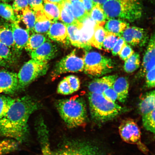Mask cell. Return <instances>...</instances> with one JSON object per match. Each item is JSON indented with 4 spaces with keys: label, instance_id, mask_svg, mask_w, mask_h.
<instances>
[{
    "label": "cell",
    "instance_id": "3957f363",
    "mask_svg": "<svg viewBox=\"0 0 155 155\" xmlns=\"http://www.w3.org/2000/svg\"><path fill=\"white\" fill-rule=\"evenodd\" d=\"M107 18L133 22L142 15L139 0H107L101 5Z\"/></svg>",
    "mask_w": 155,
    "mask_h": 155
},
{
    "label": "cell",
    "instance_id": "f546056e",
    "mask_svg": "<svg viewBox=\"0 0 155 155\" xmlns=\"http://www.w3.org/2000/svg\"><path fill=\"white\" fill-rule=\"evenodd\" d=\"M82 24L79 25H71L67 26L68 38L70 43L72 45L81 48L79 28L82 26Z\"/></svg>",
    "mask_w": 155,
    "mask_h": 155
},
{
    "label": "cell",
    "instance_id": "7dc6e473",
    "mask_svg": "<svg viewBox=\"0 0 155 155\" xmlns=\"http://www.w3.org/2000/svg\"><path fill=\"white\" fill-rule=\"evenodd\" d=\"M81 1L82 2L87 12L90 15L93 7L96 4L93 0H81Z\"/></svg>",
    "mask_w": 155,
    "mask_h": 155
},
{
    "label": "cell",
    "instance_id": "603a6c76",
    "mask_svg": "<svg viewBox=\"0 0 155 155\" xmlns=\"http://www.w3.org/2000/svg\"><path fill=\"white\" fill-rule=\"evenodd\" d=\"M19 15V20L22 21L27 30L30 32H34V28L36 22V15L35 12L28 7L22 10Z\"/></svg>",
    "mask_w": 155,
    "mask_h": 155
},
{
    "label": "cell",
    "instance_id": "60d3db41",
    "mask_svg": "<svg viewBox=\"0 0 155 155\" xmlns=\"http://www.w3.org/2000/svg\"><path fill=\"white\" fill-rule=\"evenodd\" d=\"M28 7L27 0H13L12 7L17 15L22 10Z\"/></svg>",
    "mask_w": 155,
    "mask_h": 155
},
{
    "label": "cell",
    "instance_id": "f1b7e54d",
    "mask_svg": "<svg viewBox=\"0 0 155 155\" xmlns=\"http://www.w3.org/2000/svg\"><path fill=\"white\" fill-rule=\"evenodd\" d=\"M75 155H101L97 147L90 143L78 141Z\"/></svg>",
    "mask_w": 155,
    "mask_h": 155
},
{
    "label": "cell",
    "instance_id": "9c48e42d",
    "mask_svg": "<svg viewBox=\"0 0 155 155\" xmlns=\"http://www.w3.org/2000/svg\"><path fill=\"white\" fill-rule=\"evenodd\" d=\"M126 43L133 46H143L148 39V34L144 29L135 26H127L120 35Z\"/></svg>",
    "mask_w": 155,
    "mask_h": 155
},
{
    "label": "cell",
    "instance_id": "74e56055",
    "mask_svg": "<svg viewBox=\"0 0 155 155\" xmlns=\"http://www.w3.org/2000/svg\"><path fill=\"white\" fill-rule=\"evenodd\" d=\"M142 116L143 125L145 129L154 134L155 110Z\"/></svg>",
    "mask_w": 155,
    "mask_h": 155
},
{
    "label": "cell",
    "instance_id": "5bb4252c",
    "mask_svg": "<svg viewBox=\"0 0 155 155\" xmlns=\"http://www.w3.org/2000/svg\"><path fill=\"white\" fill-rule=\"evenodd\" d=\"M47 33L48 38L54 41L64 44L70 43L67 26L62 22L57 21L52 23Z\"/></svg>",
    "mask_w": 155,
    "mask_h": 155
},
{
    "label": "cell",
    "instance_id": "4fadbf2b",
    "mask_svg": "<svg viewBox=\"0 0 155 155\" xmlns=\"http://www.w3.org/2000/svg\"><path fill=\"white\" fill-rule=\"evenodd\" d=\"M19 21L11 24L14 38V48L17 52L25 48L30 36V31L20 26Z\"/></svg>",
    "mask_w": 155,
    "mask_h": 155
},
{
    "label": "cell",
    "instance_id": "9a60e30c",
    "mask_svg": "<svg viewBox=\"0 0 155 155\" xmlns=\"http://www.w3.org/2000/svg\"><path fill=\"white\" fill-rule=\"evenodd\" d=\"M155 36H151L148 46L143 57L140 73L141 75H144L149 71L155 67Z\"/></svg>",
    "mask_w": 155,
    "mask_h": 155
},
{
    "label": "cell",
    "instance_id": "8992f818",
    "mask_svg": "<svg viewBox=\"0 0 155 155\" xmlns=\"http://www.w3.org/2000/svg\"><path fill=\"white\" fill-rule=\"evenodd\" d=\"M83 58L84 73L91 76H101L110 72L113 69L114 64L111 59L98 52H87Z\"/></svg>",
    "mask_w": 155,
    "mask_h": 155
},
{
    "label": "cell",
    "instance_id": "bcb514c9",
    "mask_svg": "<svg viewBox=\"0 0 155 155\" xmlns=\"http://www.w3.org/2000/svg\"><path fill=\"white\" fill-rule=\"evenodd\" d=\"M126 44L127 43L123 38L121 36H120L117 42L111 50L112 55L114 56L119 55Z\"/></svg>",
    "mask_w": 155,
    "mask_h": 155
},
{
    "label": "cell",
    "instance_id": "b9f144b4",
    "mask_svg": "<svg viewBox=\"0 0 155 155\" xmlns=\"http://www.w3.org/2000/svg\"><path fill=\"white\" fill-rule=\"evenodd\" d=\"M134 53L131 46L126 44L119 54L120 58L123 61H125L128 59Z\"/></svg>",
    "mask_w": 155,
    "mask_h": 155
},
{
    "label": "cell",
    "instance_id": "44dd1931",
    "mask_svg": "<svg viewBox=\"0 0 155 155\" xmlns=\"http://www.w3.org/2000/svg\"><path fill=\"white\" fill-rule=\"evenodd\" d=\"M104 24V30L107 32L112 33L119 36L128 26L127 23L121 19H109Z\"/></svg>",
    "mask_w": 155,
    "mask_h": 155
},
{
    "label": "cell",
    "instance_id": "681fc988",
    "mask_svg": "<svg viewBox=\"0 0 155 155\" xmlns=\"http://www.w3.org/2000/svg\"><path fill=\"white\" fill-rule=\"evenodd\" d=\"M93 1H94L95 3L102 5L107 0H93Z\"/></svg>",
    "mask_w": 155,
    "mask_h": 155
},
{
    "label": "cell",
    "instance_id": "7402d4cb",
    "mask_svg": "<svg viewBox=\"0 0 155 155\" xmlns=\"http://www.w3.org/2000/svg\"><path fill=\"white\" fill-rule=\"evenodd\" d=\"M43 6L44 14L52 23L59 20L61 12L60 5L44 0Z\"/></svg>",
    "mask_w": 155,
    "mask_h": 155
},
{
    "label": "cell",
    "instance_id": "836d02e7",
    "mask_svg": "<svg viewBox=\"0 0 155 155\" xmlns=\"http://www.w3.org/2000/svg\"><path fill=\"white\" fill-rule=\"evenodd\" d=\"M13 55L11 48L0 42V66H6L12 62Z\"/></svg>",
    "mask_w": 155,
    "mask_h": 155
},
{
    "label": "cell",
    "instance_id": "4316f807",
    "mask_svg": "<svg viewBox=\"0 0 155 155\" xmlns=\"http://www.w3.org/2000/svg\"><path fill=\"white\" fill-rule=\"evenodd\" d=\"M78 141L68 143L66 146L56 152H53L51 149L42 152V155H75Z\"/></svg>",
    "mask_w": 155,
    "mask_h": 155
},
{
    "label": "cell",
    "instance_id": "e0dca14e",
    "mask_svg": "<svg viewBox=\"0 0 155 155\" xmlns=\"http://www.w3.org/2000/svg\"><path fill=\"white\" fill-rule=\"evenodd\" d=\"M117 96V100L125 102L128 96L129 83L127 78L119 77L116 79L112 86Z\"/></svg>",
    "mask_w": 155,
    "mask_h": 155
},
{
    "label": "cell",
    "instance_id": "4dcf8cb0",
    "mask_svg": "<svg viewBox=\"0 0 155 155\" xmlns=\"http://www.w3.org/2000/svg\"><path fill=\"white\" fill-rule=\"evenodd\" d=\"M71 6L74 16L79 22L82 23L90 17L81 1L73 2L71 3Z\"/></svg>",
    "mask_w": 155,
    "mask_h": 155
},
{
    "label": "cell",
    "instance_id": "1f68e13d",
    "mask_svg": "<svg viewBox=\"0 0 155 155\" xmlns=\"http://www.w3.org/2000/svg\"><path fill=\"white\" fill-rule=\"evenodd\" d=\"M90 17L96 24L103 26L105 24L107 18L101 5L96 4L93 7Z\"/></svg>",
    "mask_w": 155,
    "mask_h": 155
},
{
    "label": "cell",
    "instance_id": "f35d334b",
    "mask_svg": "<svg viewBox=\"0 0 155 155\" xmlns=\"http://www.w3.org/2000/svg\"><path fill=\"white\" fill-rule=\"evenodd\" d=\"M57 92L59 94L65 95L73 94V92L71 90L69 83L65 77L64 78L58 85Z\"/></svg>",
    "mask_w": 155,
    "mask_h": 155
},
{
    "label": "cell",
    "instance_id": "c3c4849f",
    "mask_svg": "<svg viewBox=\"0 0 155 155\" xmlns=\"http://www.w3.org/2000/svg\"><path fill=\"white\" fill-rule=\"evenodd\" d=\"M51 3L59 5H61L65 2L66 0H47Z\"/></svg>",
    "mask_w": 155,
    "mask_h": 155
},
{
    "label": "cell",
    "instance_id": "ac0fdd59",
    "mask_svg": "<svg viewBox=\"0 0 155 155\" xmlns=\"http://www.w3.org/2000/svg\"><path fill=\"white\" fill-rule=\"evenodd\" d=\"M60 7L61 12L59 20L66 26L71 25H79L82 24L74 18L71 9V3L68 0L60 5Z\"/></svg>",
    "mask_w": 155,
    "mask_h": 155
},
{
    "label": "cell",
    "instance_id": "484cf974",
    "mask_svg": "<svg viewBox=\"0 0 155 155\" xmlns=\"http://www.w3.org/2000/svg\"><path fill=\"white\" fill-rule=\"evenodd\" d=\"M47 41L45 36L41 34L34 33L30 36L25 48L30 53L39 47Z\"/></svg>",
    "mask_w": 155,
    "mask_h": 155
},
{
    "label": "cell",
    "instance_id": "7c38bea8",
    "mask_svg": "<svg viewBox=\"0 0 155 155\" xmlns=\"http://www.w3.org/2000/svg\"><path fill=\"white\" fill-rule=\"evenodd\" d=\"M82 23V26L79 28L81 48L88 50L91 48L90 41L94 34L96 23L90 17Z\"/></svg>",
    "mask_w": 155,
    "mask_h": 155
},
{
    "label": "cell",
    "instance_id": "2e32d148",
    "mask_svg": "<svg viewBox=\"0 0 155 155\" xmlns=\"http://www.w3.org/2000/svg\"><path fill=\"white\" fill-rule=\"evenodd\" d=\"M117 77V75H111L95 79L89 84V90L90 92L102 94L104 91L112 86Z\"/></svg>",
    "mask_w": 155,
    "mask_h": 155
},
{
    "label": "cell",
    "instance_id": "d4e9b609",
    "mask_svg": "<svg viewBox=\"0 0 155 155\" xmlns=\"http://www.w3.org/2000/svg\"><path fill=\"white\" fill-rule=\"evenodd\" d=\"M106 34V31L103 26L96 24L90 41L91 46L99 49H102Z\"/></svg>",
    "mask_w": 155,
    "mask_h": 155
},
{
    "label": "cell",
    "instance_id": "f5cc1de1",
    "mask_svg": "<svg viewBox=\"0 0 155 155\" xmlns=\"http://www.w3.org/2000/svg\"></svg>",
    "mask_w": 155,
    "mask_h": 155
},
{
    "label": "cell",
    "instance_id": "ba28073f",
    "mask_svg": "<svg viewBox=\"0 0 155 155\" xmlns=\"http://www.w3.org/2000/svg\"><path fill=\"white\" fill-rule=\"evenodd\" d=\"M121 138L125 142L131 144H138L141 138V132L134 120L126 119L121 122L119 127Z\"/></svg>",
    "mask_w": 155,
    "mask_h": 155
},
{
    "label": "cell",
    "instance_id": "f907efd6",
    "mask_svg": "<svg viewBox=\"0 0 155 155\" xmlns=\"http://www.w3.org/2000/svg\"><path fill=\"white\" fill-rule=\"evenodd\" d=\"M11 0H0V2H3L7 3L10 1Z\"/></svg>",
    "mask_w": 155,
    "mask_h": 155
},
{
    "label": "cell",
    "instance_id": "e575fe53",
    "mask_svg": "<svg viewBox=\"0 0 155 155\" xmlns=\"http://www.w3.org/2000/svg\"><path fill=\"white\" fill-rule=\"evenodd\" d=\"M18 147V143L11 139L0 141V155H4L14 152Z\"/></svg>",
    "mask_w": 155,
    "mask_h": 155
},
{
    "label": "cell",
    "instance_id": "cb8c5ba5",
    "mask_svg": "<svg viewBox=\"0 0 155 155\" xmlns=\"http://www.w3.org/2000/svg\"><path fill=\"white\" fill-rule=\"evenodd\" d=\"M0 42L9 48H14V38L11 24L0 25Z\"/></svg>",
    "mask_w": 155,
    "mask_h": 155
},
{
    "label": "cell",
    "instance_id": "ee69618b",
    "mask_svg": "<svg viewBox=\"0 0 155 155\" xmlns=\"http://www.w3.org/2000/svg\"><path fill=\"white\" fill-rule=\"evenodd\" d=\"M155 67L145 74L146 84L148 88H154L155 87Z\"/></svg>",
    "mask_w": 155,
    "mask_h": 155
},
{
    "label": "cell",
    "instance_id": "7a4b0ae2",
    "mask_svg": "<svg viewBox=\"0 0 155 155\" xmlns=\"http://www.w3.org/2000/svg\"><path fill=\"white\" fill-rule=\"evenodd\" d=\"M56 106L61 118L69 128L82 126L87 118L86 104L82 98L74 96L58 100Z\"/></svg>",
    "mask_w": 155,
    "mask_h": 155
},
{
    "label": "cell",
    "instance_id": "8fae6325",
    "mask_svg": "<svg viewBox=\"0 0 155 155\" xmlns=\"http://www.w3.org/2000/svg\"><path fill=\"white\" fill-rule=\"evenodd\" d=\"M58 51L55 45L47 40L39 47L31 52L30 54L32 59L48 62L55 57Z\"/></svg>",
    "mask_w": 155,
    "mask_h": 155
},
{
    "label": "cell",
    "instance_id": "8d00e7d4",
    "mask_svg": "<svg viewBox=\"0 0 155 155\" xmlns=\"http://www.w3.org/2000/svg\"><path fill=\"white\" fill-rule=\"evenodd\" d=\"M119 37L115 34L106 31L105 38L103 43L102 48L106 51L110 52L111 51Z\"/></svg>",
    "mask_w": 155,
    "mask_h": 155
},
{
    "label": "cell",
    "instance_id": "816d5d0a",
    "mask_svg": "<svg viewBox=\"0 0 155 155\" xmlns=\"http://www.w3.org/2000/svg\"><path fill=\"white\" fill-rule=\"evenodd\" d=\"M71 3L73 2H77V1H81V0H68Z\"/></svg>",
    "mask_w": 155,
    "mask_h": 155
},
{
    "label": "cell",
    "instance_id": "ab89813d",
    "mask_svg": "<svg viewBox=\"0 0 155 155\" xmlns=\"http://www.w3.org/2000/svg\"><path fill=\"white\" fill-rule=\"evenodd\" d=\"M65 78L73 93L79 90L80 87V82L78 77L74 75H70Z\"/></svg>",
    "mask_w": 155,
    "mask_h": 155
},
{
    "label": "cell",
    "instance_id": "d6a6232c",
    "mask_svg": "<svg viewBox=\"0 0 155 155\" xmlns=\"http://www.w3.org/2000/svg\"><path fill=\"white\" fill-rule=\"evenodd\" d=\"M140 56L137 53H134L128 59L125 61L124 69L126 72H134L140 66Z\"/></svg>",
    "mask_w": 155,
    "mask_h": 155
},
{
    "label": "cell",
    "instance_id": "6da1fadb",
    "mask_svg": "<svg viewBox=\"0 0 155 155\" xmlns=\"http://www.w3.org/2000/svg\"><path fill=\"white\" fill-rule=\"evenodd\" d=\"M41 107L40 103L30 96L15 98L8 112L0 119V137L25 142L29 135V118Z\"/></svg>",
    "mask_w": 155,
    "mask_h": 155
},
{
    "label": "cell",
    "instance_id": "ffe728a7",
    "mask_svg": "<svg viewBox=\"0 0 155 155\" xmlns=\"http://www.w3.org/2000/svg\"><path fill=\"white\" fill-rule=\"evenodd\" d=\"M35 13L36 20L34 32L38 34L47 33L52 22L45 15L43 11L37 12Z\"/></svg>",
    "mask_w": 155,
    "mask_h": 155
},
{
    "label": "cell",
    "instance_id": "30bf717a",
    "mask_svg": "<svg viewBox=\"0 0 155 155\" xmlns=\"http://www.w3.org/2000/svg\"><path fill=\"white\" fill-rule=\"evenodd\" d=\"M20 91L17 74L0 70V93L13 94Z\"/></svg>",
    "mask_w": 155,
    "mask_h": 155
},
{
    "label": "cell",
    "instance_id": "277c9868",
    "mask_svg": "<svg viewBox=\"0 0 155 155\" xmlns=\"http://www.w3.org/2000/svg\"><path fill=\"white\" fill-rule=\"evenodd\" d=\"M88 100L91 115L98 123L111 120L120 115L125 110L116 103L106 100L102 94L90 92Z\"/></svg>",
    "mask_w": 155,
    "mask_h": 155
},
{
    "label": "cell",
    "instance_id": "d6986e66",
    "mask_svg": "<svg viewBox=\"0 0 155 155\" xmlns=\"http://www.w3.org/2000/svg\"><path fill=\"white\" fill-rule=\"evenodd\" d=\"M155 98L154 90L145 93L141 96L139 107L142 116L155 110Z\"/></svg>",
    "mask_w": 155,
    "mask_h": 155
},
{
    "label": "cell",
    "instance_id": "f6af8a7d",
    "mask_svg": "<svg viewBox=\"0 0 155 155\" xmlns=\"http://www.w3.org/2000/svg\"><path fill=\"white\" fill-rule=\"evenodd\" d=\"M102 94L106 100L110 102L115 103L117 100V94L112 87L104 91Z\"/></svg>",
    "mask_w": 155,
    "mask_h": 155
},
{
    "label": "cell",
    "instance_id": "52a82bcc",
    "mask_svg": "<svg viewBox=\"0 0 155 155\" xmlns=\"http://www.w3.org/2000/svg\"><path fill=\"white\" fill-rule=\"evenodd\" d=\"M84 59L78 56L75 50L60 60L55 65L54 76L67 73H78L84 71Z\"/></svg>",
    "mask_w": 155,
    "mask_h": 155
},
{
    "label": "cell",
    "instance_id": "83f0119b",
    "mask_svg": "<svg viewBox=\"0 0 155 155\" xmlns=\"http://www.w3.org/2000/svg\"><path fill=\"white\" fill-rule=\"evenodd\" d=\"M12 6L7 3L0 2V16L11 23L19 21L18 15H15Z\"/></svg>",
    "mask_w": 155,
    "mask_h": 155
},
{
    "label": "cell",
    "instance_id": "5b68a950",
    "mask_svg": "<svg viewBox=\"0 0 155 155\" xmlns=\"http://www.w3.org/2000/svg\"><path fill=\"white\" fill-rule=\"evenodd\" d=\"M48 62L32 59L25 63L17 74L20 90H23L36 79L45 75Z\"/></svg>",
    "mask_w": 155,
    "mask_h": 155
},
{
    "label": "cell",
    "instance_id": "7bdbcfd3",
    "mask_svg": "<svg viewBox=\"0 0 155 155\" xmlns=\"http://www.w3.org/2000/svg\"><path fill=\"white\" fill-rule=\"evenodd\" d=\"M29 7L35 12L43 11L44 0H27Z\"/></svg>",
    "mask_w": 155,
    "mask_h": 155
},
{
    "label": "cell",
    "instance_id": "d590c367",
    "mask_svg": "<svg viewBox=\"0 0 155 155\" xmlns=\"http://www.w3.org/2000/svg\"><path fill=\"white\" fill-rule=\"evenodd\" d=\"M15 100L11 97L0 95V119L8 112Z\"/></svg>",
    "mask_w": 155,
    "mask_h": 155
}]
</instances>
